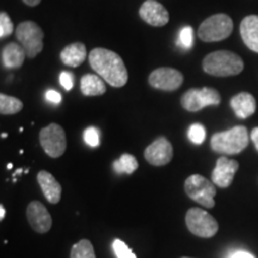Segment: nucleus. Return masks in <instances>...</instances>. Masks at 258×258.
I'll list each match as a JSON object with an SVG mask.
<instances>
[{
    "label": "nucleus",
    "instance_id": "4",
    "mask_svg": "<svg viewBox=\"0 0 258 258\" xmlns=\"http://www.w3.org/2000/svg\"><path fill=\"white\" fill-rule=\"evenodd\" d=\"M233 21L228 15L218 14L206 18L199 27L198 35L203 42H219L231 36Z\"/></svg>",
    "mask_w": 258,
    "mask_h": 258
},
{
    "label": "nucleus",
    "instance_id": "18",
    "mask_svg": "<svg viewBox=\"0 0 258 258\" xmlns=\"http://www.w3.org/2000/svg\"><path fill=\"white\" fill-rule=\"evenodd\" d=\"M231 108L238 117L244 120L256 112V99L249 92H240L231 99Z\"/></svg>",
    "mask_w": 258,
    "mask_h": 258
},
{
    "label": "nucleus",
    "instance_id": "9",
    "mask_svg": "<svg viewBox=\"0 0 258 258\" xmlns=\"http://www.w3.org/2000/svg\"><path fill=\"white\" fill-rule=\"evenodd\" d=\"M40 143L43 151L51 158H59L66 151L67 141L63 128L56 123H50L41 129Z\"/></svg>",
    "mask_w": 258,
    "mask_h": 258
},
{
    "label": "nucleus",
    "instance_id": "23",
    "mask_svg": "<svg viewBox=\"0 0 258 258\" xmlns=\"http://www.w3.org/2000/svg\"><path fill=\"white\" fill-rule=\"evenodd\" d=\"M71 258H96L95 249H93L91 241L82 239L74 244L71 249Z\"/></svg>",
    "mask_w": 258,
    "mask_h": 258
},
{
    "label": "nucleus",
    "instance_id": "34",
    "mask_svg": "<svg viewBox=\"0 0 258 258\" xmlns=\"http://www.w3.org/2000/svg\"><path fill=\"white\" fill-rule=\"evenodd\" d=\"M5 214H6V211H5V207L4 206H0V220H4L5 218Z\"/></svg>",
    "mask_w": 258,
    "mask_h": 258
},
{
    "label": "nucleus",
    "instance_id": "38",
    "mask_svg": "<svg viewBox=\"0 0 258 258\" xmlns=\"http://www.w3.org/2000/svg\"><path fill=\"white\" fill-rule=\"evenodd\" d=\"M182 258H190V257H182Z\"/></svg>",
    "mask_w": 258,
    "mask_h": 258
},
{
    "label": "nucleus",
    "instance_id": "33",
    "mask_svg": "<svg viewBox=\"0 0 258 258\" xmlns=\"http://www.w3.org/2000/svg\"><path fill=\"white\" fill-rule=\"evenodd\" d=\"M22 2H23L25 5L31 6V8H34V6H37L38 4H40L41 0H22Z\"/></svg>",
    "mask_w": 258,
    "mask_h": 258
},
{
    "label": "nucleus",
    "instance_id": "11",
    "mask_svg": "<svg viewBox=\"0 0 258 258\" xmlns=\"http://www.w3.org/2000/svg\"><path fill=\"white\" fill-rule=\"evenodd\" d=\"M145 159L153 166L167 165L173 157V147L165 137L156 139L145 150Z\"/></svg>",
    "mask_w": 258,
    "mask_h": 258
},
{
    "label": "nucleus",
    "instance_id": "13",
    "mask_svg": "<svg viewBox=\"0 0 258 258\" xmlns=\"http://www.w3.org/2000/svg\"><path fill=\"white\" fill-rule=\"evenodd\" d=\"M139 16L151 27H164L170 21L167 10L156 0H146L139 9Z\"/></svg>",
    "mask_w": 258,
    "mask_h": 258
},
{
    "label": "nucleus",
    "instance_id": "21",
    "mask_svg": "<svg viewBox=\"0 0 258 258\" xmlns=\"http://www.w3.org/2000/svg\"><path fill=\"white\" fill-rule=\"evenodd\" d=\"M114 167L115 172L121 175V173H127V175H132L134 173L135 171L138 170L139 167V163L137 160V158L132 154H122L120 157V159H117L116 161H114Z\"/></svg>",
    "mask_w": 258,
    "mask_h": 258
},
{
    "label": "nucleus",
    "instance_id": "12",
    "mask_svg": "<svg viewBox=\"0 0 258 258\" xmlns=\"http://www.w3.org/2000/svg\"><path fill=\"white\" fill-rule=\"evenodd\" d=\"M27 218L32 230L41 234L49 232L53 225V219L49 212L44 207L43 203L38 201L29 203L27 207Z\"/></svg>",
    "mask_w": 258,
    "mask_h": 258
},
{
    "label": "nucleus",
    "instance_id": "17",
    "mask_svg": "<svg viewBox=\"0 0 258 258\" xmlns=\"http://www.w3.org/2000/svg\"><path fill=\"white\" fill-rule=\"evenodd\" d=\"M240 35L246 47L258 53V16H247L241 21Z\"/></svg>",
    "mask_w": 258,
    "mask_h": 258
},
{
    "label": "nucleus",
    "instance_id": "20",
    "mask_svg": "<svg viewBox=\"0 0 258 258\" xmlns=\"http://www.w3.org/2000/svg\"><path fill=\"white\" fill-rule=\"evenodd\" d=\"M80 91L84 96H101L106 91L104 79L96 74H85L80 79Z\"/></svg>",
    "mask_w": 258,
    "mask_h": 258
},
{
    "label": "nucleus",
    "instance_id": "26",
    "mask_svg": "<svg viewBox=\"0 0 258 258\" xmlns=\"http://www.w3.org/2000/svg\"><path fill=\"white\" fill-rule=\"evenodd\" d=\"M112 249H114L117 258H137L133 251L129 249L127 245L120 239H116L112 243Z\"/></svg>",
    "mask_w": 258,
    "mask_h": 258
},
{
    "label": "nucleus",
    "instance_id": "10",
    "mask_svg": "<svg viewBox=\"0 0 258 258\" xmlns=\"http://www.w3.org/2000/svg\"><path fill=\"white\" fill-rule=\"evenodd\" d=\"M184 77L178 70L171 67H160L154 70L148 77V83L154 89L163 91H176L182 86Z\"/></svg>",
    "mask_w": 258,
    "mask_h": 258
},
{
    "label": "nucleus",
    "instance_id": "31",
    "mask_svg": "<svg viewBox=\"0 0 258 258\" xmlns=\"http://www.w3.org/2000/svg\"><path fill=\"white\" fill-rule=\"evenodd\" d=\"M230 258H254V256L246 251H237V252L232 253Z\"/></svg>",
    "mask_w": 258,
    "mask_h": 258
},
{
    "label": "nucleus",
    "instance_id": "14",
    "mask_svg": "<svg viewBox=\"0 0 258 258\" xmlns=\"http://www.w3.org/2000/svg\"><path fill=\"white\" fill-rule=\"evenodd\" d=\"M238 169H239V163L237 160L228 159L227 157H220L212 172V182L219 188H228L233 182Z\"/></svg>",
    "mask_w": 258,
    "mask_h": 258
},
{
    "label": "nucleus",
    "instance_id": "15",
    "mask_svg": "<svg viewBox=\"0 0 258 258\" xmlns=\"http://www.w3.org/2000/svg\"><path fill=\"white\" fill-rule=\"evenodd\" d=\"M37 182L47 201L51 203V205H56L61 200L62 188H61L60 183L57 182L55 177L48 172V171L42 170L37 173Z\"/></svg>",
    "mask_w": 258,
    "mask_h": 258
},
{
    "label": "nucleus",
    "instance_id": "28",
    "mask_svg": "<svg viewBox=\"0 0 258 258\" xmlns=\"http://www.w3.org/2000/svg\"><path fill=\"white\" fill-rule=\"evenodd\" d=\"M84 141L91 147H97L99 145V131L95 127H89L84 131Z\"/></svg>",
    "mask_w": 258,
    "mask_h": 258
},
{
    "label": "nucleus",
    "instance_id": "36",
    "mask_svg": "<svg viewBox=\"0 0 258 258\" xmlns=\"http://www.w3.org/2000/svg\"><path fill=\"white\" fill-rule=\"evenodd\" d=\"M6 137H8V134H6V133H3L2 134V138H6Z\"/></svg>",
    "mask_w": 258,
    "mask_h": 258
},
{
    "label": "nucleus",
    "instance_id": "27",
    "mask_svg": "<svg viewBox=\"0 0 258 258\" xmlns=\"http://www.w3.org/2000/svg\"><path fill=\"white\" fill-rule=\"evenodd\" d=\"M178 44L183 48H189L192 47L194 44V30L191 27H184L182 30L179 31V38H178Z\"/></svg>",
    "mask_w": 258,
    "mask_h": 258
},
{
    "label": "nucleus",
    "instance_id": "24",
    "mask_svg": "<svg viewBox=\"0 0 258 258\" xmlns=\"http://www.w3.org/2000/svg\"><path fill=\"white\" fill-rule=\"evenodd\" d=\"M207 132L201 123H194L188 129V138L192 144L201 145L206 140Z\"/></svg>",
    "mask_w": 258,
    "mask_h": 258
},
{
    "label": "nucleus",
    "instance_id": "6",
    "mask_svg": "<svg viewBox=\"0 0 258 258\" xmlns=\"http://www.w3.org/2000/svg\"><path fill=\"white\" fill-rule=\"evenodd\" d=\"M186 195L192 201L200 203L206 208H213L215 206L214 198L217 195L215 184L201 175H191L184 183Z\"/></svg>",
    "mask_w": 258,
    "mask_h": 258
},
{
    "label": "nucleus",
    "instance_id": "8",
    "mask_svg": "<svg viewBox=\"0 0 258 258\" xmlns=\"http://www.w3.org/2000/svg\"><path fill=\"white\" fill-rule=\"evenodd\" d=\"M221 102V96L215 89H190L180 98V104L186 111L196 112L206 106H218Z\"/></svg>",
    "mask_w": 258,
    "mask_h": 258
},
{
    "label": "nucleus",
    "instance_id": "5",
    "mask_svg": "<svg viewBox=\"0 0 258 258\" xmlns=\"http://www.w3.org/2000/svg\"><path fill=\"white\" fill-rule=\"evenodd\" d=\"M15 32L16 37L21 46L24 48L28 57L34 59L43 50V30L35 22H22L17 25Z\"/></svg>",
    "mask_w": 258,
    "mask_h": 258
},
{
    "label": "nucleus",
    "instance_id": "35",
    "mask_svg": "<svg viewBox=\"0 0 258 258\" xmlns=\"http://www.w3.org/2000/svg\"><path fill=\"white\" fill-rule=\"evenodd\" d=\"M22 172H23V170H22V169H18L17 171H16V172H15V175H14V177L15 176H17V175H21V173Z\"/></svg>",
    "mask_w": 258,
    "mask_h": 258
},
{
    "label": "nucleus",
    "instance_id": "19",
    "mask_svg": "<svg viewBox=\"0 0 258 258\" xmlns=\"http://www.w3.org/2000/svg\"><path fill=\"white\" fill-rule=\"evenodd\" d=\"M88 57V51H86L85 44L82 42H76V43L69 44L64 47L60 54V59L63 64L69 67H78L85 61Z\"/></svg>",
    "mask_w": 258,
    "mask_h": 258
},
{
    "label": "nucleus",
    "instance_id": "32",
    "mask_svg": "<svg viewBox=\"0 0 258 258\" xmlns=\"http://www.w3.org/2000/svg\"><path fill=\"white\" fill-rule=\"evenodd\" d=\"M250 138H251V140L253 141L256 150L258 151V127L252 129V132H251V134H250Z\"/></svg>",
    "mask_w": 258,
    "mask_h": 258
},
{
    "label": "nucleus",
    "instance_id": "29",
    "mask_svg": "<svg viewBox=\"0 0 258 258\" xmlns=\"http://www.w3.org/2000/svg\"><path fill=\"white\" fill-rule=\"evenodd\" d=\"M60 83L66 91L72 90L74 86V74L69 72V71H62L60 73Z\"/></svg>",
    "mask_w": 258,
    "mask_h": 258
},
{
    "label": "nucleus",
    "instance_id": "37",
    "mask_svg": "<svg viewBox=\"0 0 258 258\" xmlns=\"http://www.w3.org/2000/svg\"><path fill=\"white\" fill-rule=\"evenodd\" d=\"M12 167V164H8V169H11Z\"/></svg>",
    "mask_w": 258,
    "mask_h": 258
},
{
    "label": "nucleus",
    "instance_id": "3",
    "mask_svg": "<svg viewBox=\"0 0 258 258\" xmlns=\"http://www.w3.org/2000/svg\"><path fill=\"white\" fill-rule=\"evenodd\" d=\"M249 132L244 125H235L225 132L215 133L211 139L214 152L224 154H239L249 145Z\"/></svg>",
    "mask_w": 258,
    "mask_h": 258
},
{
    "label": "nucleus",
    "instance_id": "16",
    "mask_svg": "<svg viewBox=\"0 0 258 258\" xmlns=\"http://www.w3.org/2000/svg\"><path fill=\"white\" fill-rule=\"evenodd\" d=\"M25 56H27V53L21 43L10 42L2 49V63L5 69H19L24 63Z\"/></svg>",
    "mask_w": 258,
    "mask_h": 258
},
{
    "label": "nucleus",
    "instance_id": "1",
    "mask_svg": "<svg viewBox=\"0 0 258 258\" xmlns=\"http://www.w3.org/2000/svg\"><path fill=\"white\" fill-rule=\"evenodd\" d=\"M92 70L112 88H123L128 82V71L122 57L105 48H95L89 54Z\"/></svg>",
    "mask_w": 258,
    "mask_h": 258
},
{
    "label": "nucleus",
    "instance_id": "7",
    "mask_svg": "<svg viewBox=\"0 0 258 258\" xmlns=\"http://www.w3.org/2000/svg\"><path fill=\"white\" fill-rule=\"evenodd\" d=\"M185 224L194 235L200 238H212L218 233L219 225L208 212L200 208H190L186 212Z\"/></svg>",
    "mask_w": 258,
    "mask_h": 258
},
{
    "label": "nucleus",
    "instance_id": "25",
    "mask_svg": "<svg viewBox=\"0 0 258 258\" xmlns=\"http://www.w3.org/2000/svg\"><path fill=\"white\" fill-rule=\"evenodd\" d=\"M14 30L15 27L10 16L5 11H2V14H0V38L10 36Z\"/></svg>",
    "mask_w": 258,
    "mask_h": 258
},
{
    "label": "nucleus",
    "instance_id": "30",
    "mask_svg": "<svg viewBox=\"0 0 258 258\" xmlns=\"http://www.w3.org/2000/svg\"><path fill=\"white\" fill-rule=\"evenodd\" d=\"M46 99L48 102L53 103V104H59L62 101V96L55 90H48L46 92Z\"/></svg>",
    "mask_w": 258,
    "mask_h": 258
},
{
    "label": "nucleus",
    "instance_id": "22",
    "mask_svg": "<svg viewBox=\"0 0 258 258\" xmlns=\"http://www.w3.org/2000/svg\"><path fill=\"white\" fill-rule=\"evenodd\" d=\"M23 109V103L18 98L8 96L5 93L0 95V112L2 115H15Z\"/></svg>",
    "mask_w": 258,
    "mask_h": 258
},
{
    "label": "nucleus",
    "instance_id": "2",
    "mask_svg": "<svg viewBox=\"0 0 258 258\" xmlns=\"http://www.w3.org/2000/svg\"><path fill=\"white\" fill-rule=\"evenodd\" d=\"M202 69L209 76L230 77L243 72L244 61L238 54L228 50H218L203 59Z\"/></svg>",
    "mask_w": 258,
    "mask_h": 258
}]
</instances>
